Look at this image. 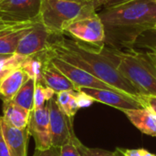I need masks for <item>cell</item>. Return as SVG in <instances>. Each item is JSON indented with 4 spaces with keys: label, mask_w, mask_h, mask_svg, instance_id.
Instances as JSON below:
<instances>
[{
    "label": "cell",
    "mask_w": 156,
    "mask_h": 156,
    "mask_svg": "<svg viewBox=\"0 0 156 156\" xmlns=\"http://www.w3.org/2000/svg\"><path fill=\"white\" fill-rule=\"evenodd\" d=\"M48 51L54 56L80 68L117 90L140 98L136 88L118 70L117 50L95 48L80 42L66 34H51Z\"/></svg>",
    "instance_id": "1"
},
{
    "label": "cell",
    "mask_w": 156,
    "mask_h": 156,
    "mask_svg": "<svg viewBox=\"0 0 156 156\" xmlns=\"http://www.w3.org/2000/svg\"><path fill=\"white\" fill-rule=\"evenodd\" d=\"M105 27V43L128 46L144 32L154 29L156 3L153 0H133L98 13Z\"/></svg>",
    "instance_id": "2"
},
{
    "label": "cell",
    "mask_w": 156,
    "mask_h": 156,
    "mask_svg": "<svg viewBox=\"0 0 156 156\" xmlns=\"http://www.w3.org/2000/svg\"><path fill=\"white\" fill-rule=\"evenodd\" d=\"M118 70L139 91L141 96H156V65L148 52L117 50Z\"/></svg>",
    "instance_id": "3"
},
{
    "label": "cell",
    "mask_w": 156,
    "mask_h": 156,
    "mask_svg": "<svg viewBox=\"0 0 156 156\" xmlns=\"http://www.w3.org/2000/svg\"><path fill=\"white\" fill-rule=\"evenodd\" d=\"M97 11L89 2L74 0H42L40 17L45 27L54 35L63 34L78 18Z\"/></svg>",
    "instance_id": "4"
},
{
    "label": "cell",
    "mask_w": 156,
    "mask_h": 156,
    "mask_svg": "<svg viewBox=\"0 0 156 156\" xmlns=\"http://www.w3.org/2000/svg\"><path fill=\"white\" fill-rule=\"evenodd\" d=\"M64 33L80 42L95 48L105 46V27L97 11L89 13L72 22Z\"/></svg>",
    "instance_id": "5"
},
{
    "label": "cell",
    "mask_w": 156,
    "mask_h": 156,
    "mask_svg": "<svg viewBox=\"0 0 156 156\" xmlns=\"http://www.w3.org/2000/svg\"><path fill=\"white\" fill-rule=\"evenodd\" d=\"M47 53L48 55L51 63L59 71H61L79 90L80 88H90V89H101V90H108L121 92L116 89H114L113 87L99 80L95 76L91 75L90 73L87 72L86 70L78 68L72 64H69L65 60L54 56L48 51V48L47 49Z\"/></svg>",
    "instance_id": "6"
},
{
    "label": "cell",
    "mask_w": 156,
    "mask_h": 156,
    "mask_svg": "<svg viewBox=\"0 0 156 156\" xmlns=\"http://www.w3.org/2000/svg\"><path fill=\"white\" fill-rule=\"evenodd\" d=\"M47 103L49 110L52 146L60 148L76 136L73 131V119L60 111L56 97L49 100Z\"/></svg>",
    "instance_id": "7"
},
{
    "label": "cell",
    "mask_w": 156,
    "mask_h": 156,
    "mask_svg": "<svg viewBox=\"0 0 156 156\" xmlns=\"http://www.w3.org/2000/svg\"><path fill=\"white\" fill-rule=\"evenodd\" d=\"M27 130L35 141L36 150L44 151L52 147L50 119L48 103L41 108H34L29 114Z\"/></svg>",
    "instance_id": "8"
},
{
    "label": "cell",
    "mask_w": 156,
    "mask_h": 156,
    "mask_svg": "<svg viewBox=\"0 0 156 156\" xmlns=\"http://www.w3.org/2000/svg\"><path fill=\"white\" fill-rule=\"evenodd\" d=\"M42 0H0V16L25 22L41 19Z\"/></svg>",
    "instance_id": "9"
},
{
    "label": "cell",
    "mask_w": 156,
    "mask_h": 156,
    "mask_svg": "<svg viewBox=\"0 0 156 156\" xmlns=\"http://www.w3.org/2000/svg\"><path fill=\"white\" fill-rule=\"evenodd\" d=\"M80 90L90 96L95 101L116 108L122 112L125 110H136L146 107L141 97H133L122 92L101 89L80 88Z\"/></svg>",
    "instance_id": "10"
},
{
    "label": "cell",
    "mask_w": 156,
    "mask_h": 156,
    "mask_svg": "<svg viewBox=\"0 0 156 156\" xmlns=\"http://www.w3.org/2000/svg\"><path fill=\"white\" fill-rule=\"evenodd\" d=\"M50 35L42 22L37 24L20 39L16 54L28 57L46 51L49 48Z\"/></svg>",
    "instance_id": "11"
},
{
    "label": "cell",
    "mask_w": 156,
    "mask_h": 156,
    "mask_svg": "<svg viewBox=\"0 0 156 156\" xmlns=\"http://www.w3.org/2000/svg\"><path fill=\"white\" fill-rule=\"evenodd\" d=\"M42 81L44 85L51 88L56 93L65 90H79V89L51 63L47 50L45 51V60L42 69Z\"/></svg>",
    "instance_id": "12"
},
{
    "label": "cell",
    "mask_w": 156,
    "mask_h": 156,
    "mask_svg": "<svg viewBox=\"0 0 156 156\" xmlns=\"http://www.w3.org/2000/svg\"><path fill=\"white\" fill-rule=\"evenodd\" d=\"M1 124L10 156H27V145L29 136L27 127L25 129L16 128L4 121L3 118Z\"/></svg>",
    "instance_id": "13"
},
{
    "label": "cell",
    "mask_w": 156,
    "mask_h": 156,
    "mask_svg": "<svg viewBox=\"0 0 156 156\" xmlns=\"http://www.w3.org/2000/svg\"><path fill=\"white\" fill-rule=\"evenodd\" d=\"M130 122L143 133L156 137V114L149 107L122 111Z\"/></svg>",
    "instance_id": "14"
},
{
    "label": "cell",
    "mask_w": 156,
    "mask_h": 156,
    "mask_svg": "<svg viewBox=\"0 0 156 156\" xmlns=\"http://www.w3.org/2000/svg\"><path fill=\"white\" fill-rule=\"evenodd\" d=\"M29 79V76L22 69H15L6 75L0 83V98L2 101H11Z\"/></svg>",
    "instance_id": "15"
},
{
    "label": "cell",
    "mask_w": 156,
    "mask_h": 156,
    "mask_svg": "<svg viewBox=\"0 0 156 156\" xmlns=\"http://www.w3.org/2000/svg\"><path fill=\"white\" fill-rule=\"evenodd\" d=\"M30 112L16 105L12 101V100L3 101L2 118L7 123L16 128L25 129L27 127Z\"/></svg>",
    "instance_id": "16"
},
{
    "label": "cell",
    "mask_w": 156,
    "mask_h": 156,
    "mask_svg": "<svg viewBox=\"0 0 156 156\" xmlns=\"http://www.w3.org/2000/svg\"><path fill=\"white\" fill-rule=\"evenodd\" d=\"M34 27L21 28V29L13 31L11 33L1 36L0 37V55L15 54L20 39L26 34H27Z\"/></svg>",
    "instance_id": "17"
},
{
    "label": "cell",
    "mask_w": 156,
    "mask_h": 156,
    "mask_svg": "<svg viewBox=\"0 0 156 156\" xmlns=\"http://www.w3.org/2000/svg\"><path fill=\"white\" fill-rule=\"evenodd\" d=\"M36 81L33 79H29L27 82L23 84L12 101L16 105L27 110L32 111L34 109V93H35Z\"/></svg>",
    "instance_id": "18"
},
{
    "label": "cell",
    "mask_w": 156,
    "mask_h": 156,
    "mask_svg": "<svg viewBox=\"0 0 156 156\" xmlns=\"http://www.w3.org/2000/svg\"><path fill=\"white\" fill-rule=\"evenodd\" d=\"M27 57L18 54H13L0 61V83L3 79L15 69H21Z\"/></svg>",
    "instance_id": "19"
},
{
    "label": "cell",
    "mask_w": 156,
    "mask_h": 156,
    "mask_svg": "<svg viewBox=\"0 0 156 156\" xmlns=\"http://www.w3.org/2000/svg\"><path fill=\"white\" fill-rule=\"evenodd\" d=\"M39 23H41V19L19 22V21H14V20L0 16V37L3 35H5V34L11 33L13 31L21 29V28L34 27Z\"/></svg>",
    "instance_id": "20"
},
{
    "label": "cell",
    "mask_w": 156,
    "mask_h": 156,
    "mask_svg": "<svg viewBox=\"0 0 156 156\" xmlns=\"http://www.w3.org/2000/svg\"><path fill=\"white\" fill-rule=\"evenodd\" d=\"M56 92L51 88L42 83H36L34 93V108L37 109L44 107L49 100L54 98Z\"/></svg>",
    "instance_id": "21"
},
{
    "label": "cell",
    "mask_w": 156,
    "mask_h": 156,
    "mask_svg": "<svg viewBox=\"0 0 156 156\" xmlns=\"http://www.w3.org/2000/svg\"><path fill=\"white\" fill-rule=\"evenodd\" d=\"M74 143L80 152V156H118L117 152H110L103 149L98 148H89L81 144V142L77 138H74Z\"/></svg>",
    "instance_id": "22"
},
{
    "label": "cell",
    "mask_w": 156,
    "mask_h": 156,
    "mask_svg": "<svg viewBox=\"0 0 156 156\" xmlns=\"http://www.w3.org/2000/svg\"><path fill=\"white\" fill-rule=\"evenodd\" d=\"M73 90H65L56 93V101L58 108L62 112H64L67 116H69V101L72 97ZM71 118V117H70ZM73 119V118H72Z\"/></svg>",
    "instance_id": "23"
},
{
    "label": "cell",
    "mask_w": 156,
    "mask_h": 156,
    "mask_svg": "<svg viewBox=\"0 0 156 156\" xmlns=\"http://www.w3.org/2000/svg\"><path fill=\"white\" fill-rule=\"evenodd\" d=\"M74 96H75L77 104H78L80 109L90 107L95 102V101L90 96H89L88 94H86L85 92H83L80 90L74 91Z\"/></svg>",
    "instance_id": "24"
},
{
    "label": "cell",
    "mask_w": 156,
    "mask_h": 156,
    "mask_svg": "<svg viewBox=\"0 0 156 156\" xmlns=\"http://www.w3.org/2000/svg\"><path fill=\"white\" fill-rule=\"evenodd\" d=\"M76 136H74L69 143H68V144H64V145H62L60 147V154H59V156H80V152H79V150L77 148L75 143H74V138Z\"/></svg>",
    "instance_id": "25"
},
{
    "label": "cell",
    "mask_w": 156,
    "mask_h": 156,
    "mask_svg": "<svg viewBox=\"0 0 156 156\" xmlns=\"http://www.w3.org/2000/svg\"><path fill=\"white\" fill-rule=\"evenodd\" d=\"M117 151H119L123 156H156L155 154L148 152L145 149H122V148H117Z\"/></svg>",
    "instance_id": "26"
},
{
    "label": "cell",
    "mask_w": 156,
    "mask_h": 156,
    "mask_svg": "<svg viewBox=\"0 0 156 156\" xmlns=\"http://www.w3.org/2000/svg\"><path fill=\"white\" fill-rule=\"evenodd\" d=\"M59 154H60V148L52 146L49 149L44 151L37 150L33 156H59Z\"/></svg>",
    "instance_id": "27"
},
{
    "label": "cell",
    "mask_w": 156,
    "mask_h": 156,
    "mask_svg": "<svg viewBox=\"0 0 156 156\" xmlns=\"http://www.w3.org/2000/svg\"><path fill=\"white\" fill-rule=\"evenodd\" d=\"M1 121H2V116L0 115V156H10L8 148L6 146V144H5V141L4 135H3Z\"/></svg>",
    "instance_id": "28"
},
{
    "label": "cell",
    "mask_w": 156,
    "mask_h": 156,
    "mask_svg": "<svg viewBox=\"0 0 156 156\" xmlns=\"http://www.w3.org/2000/svg\"><path fill=\"white\" fill-rule=\"evenodd\" d=\"M142 101L146 107H149L156 114V96H141Z\"/></svg>",
    "instance_id": "29"
},
{
    "label": "cell",
    "mask_w": 156,
    "mask_h": 156,
    "mask_svg": "<svg viewBox=\"0 0 156 156\" xmlns=\"http://www.w3.org/2000/svg\"><path fill=\"white\" fill-rule=\"evenodd\" d=\"M130 1H133V0H107L102 7L103 8H112V7H115V6H119L121 5L126 4Z\"/></svg>",
    "instance_id": "30"
},
{
    "label": "cell",
    "mask_w": 156,
    "mask_h": 156,
    "mask_svg": "<svg viewBox=\"0 0 156 156\" xmlns=\"http://www.w3.org/2000/svg\"><path fill=\"white\" fill-rule=\"evenodd\" d=\"M85 1L90 3V4L94 6V8H95L96 10H98L100 7H102V6H103V5L106 3L107 0H85Z\"/></svg>",
    "instance_id": "31"
},
{
    "label": "cell",
    "mask_w": 156,
    "mask_h": 156,
    "mask_svg": "<svg viewBox=\"0 0 156 156\" xmlns=\"http://www.w3.org/2000/svg\"><path fill=\"white\" fill-rule=\"evenodd\" d=\"M152 51L151 52H148L149 56L151 57V58L153 59V61L154 62V64L156 65V48L155 47H150Z\"/></svg>",
    "instance_id": "32"
},
{
    "label": "cell",
    "mask_w": 156,
    "mask_h": 156,
    "mask_svg": "<svg viewBox=\"0 0 156 156\" xmlns=\"http://www.w3.org/2000/svg\"><path fill=\"white\" fill-rule=\"evenodd\" d=\"M13 55V54H12ZM10 55H0V61L1 60H3V59H5V58H6L7 57H9Z\"/></svg>",
    "instance_id": "33"
},
{
    "label": "cell",
    "mask_w": 156,
    "mask_h": 156,
    "mask_svg": "<svg viewBox=\"0 0 156 156\" xmlns=\"http://www.w3.org/2000/svg\"><path fill=\"white\" fill-rule=\"evenodd\" d=\"M116 152H117V154H118V156H123L122 154H121V153H120V152H119V151H117V150H116Z\"/></svg>",
    "instance_id": "34"
},
{
    "label": "cell",
    "mask_w": 156,
    "mask_h": 156,
    "mask_svg": "<svg viewBox=\"0 0 156 156\" xmlns=\"http://www.w3.org/2000/svg\"><path fill=\"white\" fill-rule=\"evenodd\" d=\"M74 1H79V2H87L85 0H74Z\"/></svg>",
    "instance_id": "35"
},
{
    "label": "cell",
    "mask_w": 156,
    "mask_h": 156,
    "mask_svg": "<svg viewBox=\"0 0 156 156\" xmlns=\"http://www.w3.org/2000/svg\"><path fill=\"white\" fill-rule=\"evenodd\" d=\"M154 29L156 30V24H155V26H154Z\"/></svg>",
    "instance_id": "36"
},
{
    "label": "cell",
    "mask_w": 156,
    "mask_h": 156,
    "mask_svg": "<svg viewBox=\"0 0 156 156\" xmlns=\"http://www.w3.org/2000/svg\"><path fill=\"white\" fill-rule=\"evenodd\" d=\"M153 1H154V3H156V0H153Z\"/></svg>",
    "instance_id": "37"
},
{
    "label": "cell",
    "mask_w": 156,
    "mask_h": 156,
    "mask_svg": "<svg viewBox=\"0 0 156 156\" xmlns=\"http://www.w3.org/2000/svg\"><path fill=\"white\" fill-rule=\"evenodd\" d=\"M155 48H156V47H155Z\"/></svg>",
    "instance_id": "38"
}]
</instances>
